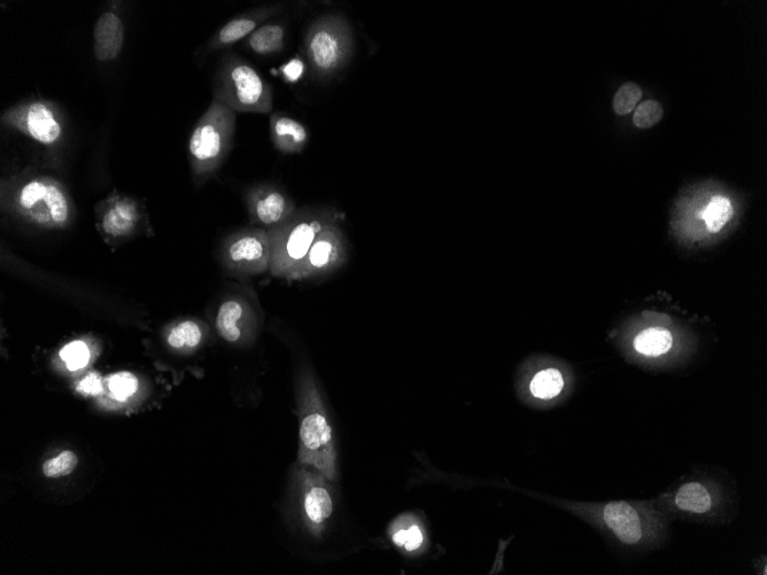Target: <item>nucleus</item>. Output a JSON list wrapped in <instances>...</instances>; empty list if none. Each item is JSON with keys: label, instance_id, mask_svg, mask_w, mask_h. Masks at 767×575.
Returning <instances> with one entry per match:
<instances>
[{"label": "nucleus", "instance_id": "nucleus-24", "mask_svg": "<svg viewBox=\"0 0 767 575\" xmlns=\"http://www.w3.org/2000/svg\"><path fill=\"white\" fill-rule=\"evenodd\" d=\"M203 339V332L195 322L185 321L175 326L168 336V344L175 349L195 348Z\"/></svg>", "mask_w": 767, "mask_h": 575}, {"label": "nucleus", "instance_id": "nucleus-12", "mask_svg": "<svg viewBox=\"0 0 767 575\" xmlns=\"http://www.w3.org/2000/svg\"><path fill=\"white\" fill-rule=\"evenodd\" d=\"M126 26L116 9L103 12L94 28V53L100 64H110L120 57L125 45Z\"/></svg>", "mask_w": 767, "mask_h": 575}, {"label": "nucleus", "instance_id": "nucleus-4", "mask_svg": "<svg viewBox=\"0 0 767 575\" xmlns=\"http://www.w3.org/2000/svg\"><path fill=\"white\" fill-rule=\"evenodd\" d=\"M2 126L46 147L63 144L67 138L66 115L49 99L29 98L7 108L0 116Z\"/></svg>", "mask_w": 767, "mask_h": 575}, {"label": "nucleus", "instance_id": "nucleus-20", "mask_svg": "<svg viewBox=\"0 0 767 575\" xmlns=\"http://www.w3.org/2000/svg\"><path fill=\"white\" fill-rule=\"evenodd\" d=\"M243 313V306L236 300L226 301L220 307L218 316H216V329L228 343H237L242 336V330L238 324L242 320Z\"/></svg>", "mask_w": 767, "mask_h": 575}, {"label": "nucleus", "instance_id": "nucleus-16", "mask_svg": "<svg viewBox=\"0 0 767 575\" xmlns=\"http://www.w3.org/2000/svg\"><path fill=\"white\" fill-rule=\"evenodd\" d=\"M270 137L276 149L285 154L301 153L309 142L304 124L281 112L270 115Z\"/></svg>", "mask_w": 767, "mask_h": 575}, {"label": "nucleus", "instance_id": "nucleus-31", "mask_svg": "<svg viewBox=\"0 0 767 575\" xmlns=\"http://www.w3.org/2000/svg\"><path fill=\"white\" fill-rule=\"evenodd\" d=\"M284 71L291 80H296L302 73V65L298 61H292L288 66H285Z\"/></svg>", "mask_w": 767, "mask_h": 575}, {"label": "nucleus", "instance_id": "nucleus-23", "mask_svg": "<svg viewBox=\"0 0 767 575\" xmlns=\"http://www.w3.org/2000/svg\"><path fill=\"white\" fill-rule=\"evenodd\" d=\"M733 212L730 199L716 196L711 199L709 205L705 208L703 219L709 231L717 233L732 219Z\"/></svg>", "mask_w": 767, "mask_h": 575}, {"label": "nucleus", "instance_id": "nucleus-15", "mask_svg": "<svg viewBox=\"0 0 767 575\" xmlns=\"http://www.w3.org/2000/svg\"><path fill=\"white\" fill-rule=\"evenodd\" d=\"M342 253L338 231L327 225L315 239L306 258L296 269L302 274H319L335 264Z\"/></svg>", "mask_w": 767, "mask_h": 575}, {"label": "nucleus", "instance_id": "nucleus-29", "mask_svg": "<svg viewBox=\"0 0 767 575\" xmlns=\"http://www.w3.org/2000/svg\"><path fill=\"white\" fill-rule=\"evenodd\" d=\"M108 388L116 400L125 401L137 392L138 380L130 372H119L108 378Z\"/></svg>", "mask_w": 767, "mask_h": 575}, {"label": "nucleus", "instance_id": "nucleus-19", "mask_svg": "<svg viewBox=\"0 0 767 575\" xmlns=\"http://www.w3.org/2000/svg\"><path fill=\"white\" fill-rule=\"evenodd\" d=\"M633 345L638 353L657 357L670 351L673 345V337L671 332L664 328H649L643 330L635 337Z\"/></svg>", "mask_w": 767, "mask_h": 575}, {"label": "nucleus", "instance_id": "nucleus-17", "mask_svg": "<svg viewBox=\"0 0 767 575\" xmlns=\"http://www.w3.org/2000/svg\"><path fill=\"white\" fill-rule=\"evenodd\" d=\"M286 25L282 22H269L262 25L246 38L245 46L258 56H271L280 53L285 46Z\"/></svg>", "mask_w": 767, "mask_h": 575}, {"label": "nucleus", "instance_id": "nucleus-28", "mask_svg": "<svg viewBox=\"0 0 767 575\" xmlns=\"http://www.w3.org/2000/svg\"><path fill=\"white\" fill-rule=\"evenodd\" d=\"M77 457L72 452H63L58 457L52 458V460L46 461L43 464V473L48 478H61L68 475L76 469Z\"/></svg>", "mask_w": 767, "mask_h": 575}, {"label": "nucleus", "instance_id": "nucleus-22", "mask_svg": "<svg viewBox=\"0 0 767 575\" xmlns=\"http://www.w3.org/2000/svg\"><path fill=\"white\" fill-rule=\"evenodd\" d=\"M392 541L395 546L413 553L423 546L424 534L420 525L413 520L402 519L393 527Z\"/></svg>", "mask_w": 767, "mask_h": 575}, {"label": "nucleus", "instance_id": "nucleus-18", "mask_svg": "<svg viewBox=\"0 0 767 575\" xmlns=\"http://www.w3.org/2000/svg\"><path fill=\"white\" fill-rule=\"evenodd\" d=\"M674 503L681 511L693 515H703L712 508V496L709 489L700 483H688L679 488Z\"/></svg>", "mask_w": 767, "mask_h": 575}, {"label": "nucleus", "instance_id": "nucleus-21", "mask_svg": "<svg viewBox=\"0 0 767 575\" xmlns=\"http://www.w3.org/2000/svg\"><path fill=\"white\" fill-rule=\"evenodd\" d=\"M564 379L557 369H546L538 372L530 384V391L534 398L550 400L559 396L563 391Z\"/></svg>", "mask_w": 767, "mask_h": 575}, {"label": "nucleus", "instance_id": "nucleus-9", "mask_svg": "<svg viewBox=\"0 0 767 575\" xmlns=\"http://www.w3.org/2000/svg\"><path fill=\"white\" fill-rule=\"evenodd\" d=\"M284 7V4L261 6L258 9L237 15L236 18L228 21L226 25L209 38L206 51L214 52L227 49L239 41L246 40L255 30L265 25L263 22L281 13Z\"/></svg>", "mask_w": 767, "mask_h": 575}, {"label": "nucleus", "instance_id": "nucleus-30", "mask_svg": "<svg viewBox=\"0 0 767 575\" xmlns=\"http://www.w3.org/2000/svg\"><path fill=\"white\" fill-rule=\"evenodd\" d=\"M77 391L87 395H98L103 392L102 378L97 374H90L85 377L77 386Z\"/></svg>", "mask_w": 767, "mask_h": 575}, {"label": "nucleus", "instance_id": "nucleus-25", "mask_svg": "<svg viewBox=\"0 0 767 575\" xmlns=\"http://www.w3.org/2000/svg\"><path fill=\"white\" fill-rule=\"evenodd\" d=\"M641 98L642 90L638 84L624 83L614 97V110L618 115L630 114L639 105Z\"/></svg>", "mask_w": 767, "mask_h": 575}, {"label": "nucleus", "instance_id": "nucleus-7", "mask_svg": "<svg viewBox=\"0 0 767 575\" xmlns=\"http://www.w3.org/2000/svg\"><path fill=\"white\" fill-rule=\"evenodd\" d=\"M301 465L311 466L325 479L336 478V452L332 431L319 400L309 396L300 422Z\"/></svg>", "mask_w": 767, "mask_h": 575}, {"label": "nucleus", "instance_id": "nucleus-26", "mask_svg": "<svg viewBox=\"0 0 767 575\" xmlns=\"http://www.w3.org/2000/svg\"><path fill=\"white\" fill-rule=\"evenodd\" d=\"M663 113V107L658 101L645 100L635 108L633 122L640 129L653 128L660 123Z\"/></svg>", "mask_w": 767, "mask_h": 575}, {"label": "nucleus", "instance_id": "nucleus-11", "mask_svg": "<svg viewBox=\"0 0 767 575\" xmlns=\"http://www.w3.org/2000/svg\"><path fill=\"white\" fill-rule=\"evenodd\" d=\"M141 216L136 200L115 194L104 204L99 216V230L108 239L127 238L136 232Z\"/></svg>", "mask_w": 767, "mask_h": 575}, {"label": "nucleus", "instance_id": "nucleus-13", "mask_svg": "<svg viewBox=\"0 0 767 575\" xmlns=\"http://www.w3.org/2000/svg\"><path fill=\"white\" fill-rule=\"evenodd\" d=\"M250 209L253 219L265 227H280L294 215L291 200L274 186H263L251 194Z\"/></svg>", "mask_w": 767, "mask_h": 575}, {"label": "nucleus", "instance_id": "nucleus-14", "mask_svg": "<svg viewBox=\"0 0 767 575\" xmlns=\"http://www.w3.org/2000/svg\"><path fill=\"white\" fill-rule=\"evenodd\" d=\"M604 523L625 545H637L643 538V524L639 512L623 501L610 502L603 508Z\"/></svg>", "mask_w": 767, "mask_h": 575}, {"label": "nucleus", "instance_id": "nucleus-27", "mask_svg": "<svg viewBox=\"0 0 767 575\" xmlns=\"http://www.w3.org/2000/svg\"><path fill=\"white\" fill-rule=\"evenodd\" d=\"M90 349L83 341L76 340L61 349L60 357L68 370L77 371L87 367L90 361Z\"/></svg>", "mask_w": 767, "mask_h": 575}, {"label": "nucleus", "instance_id": "nucleus-1", "mask_svg": "<svg viewBox=\"0 0 767 575\" xmlns=\"http://www.w3.org/2000/svg\"><path fill=\"white\" fill-rule=\"evenodd\" d=\"M213 99L236 113L271 114L274 90L249 61L229 52L216 69Z\"/></svg>", "mask_w": 767, "mask_h": 575}, {"label": "nucleus", "instance_id": "nucleus-8", "mask_svg": "<svg viewBox=\"0 0 767 575\" xmlns=\"http://www.w3.org/2000/svg\"><path fill=\"white\" fill-rule=\"evenodd\" d=\"M304 466L301 472V508L306 522L319 531L333 512V500L324 476L319 471Z\"/></svg>", "mask_w": 767, "mask_h": 575}, {"label": "nucleus", "instance_id": "nucleus-3", "mask_svg": "<svg viewBox=\"0 0 767 575\" xmlns=\"http://www.w3.org/2000/svg\"><path fill=\"white\" fill-rule=\"evenodd\" d=\"M236 127L237 113L213 99L189 139L190 161L197 175L205 176L219 168L234 145Z\"/></svg>", "mask_w": 767, "mask_h": 575}, {"label": "nucleus", "instance_id": "nucleus-2", "mask_svg": "<svg viewBox=\"0 0 767 575\" xmlns=\"http://www.w3.org/2000/svg\"><path fill=\"white\" fill-rule=\"evenodd\" d=\"M10 204L22 220L43 229H64L72 221V201L51 177L32 176L14 184Z\"/></svg>", "mask_w": 767, "mask_h": 575}, {"label": "nucleus", "instance_id": "nucleus-6", "mask_svg": "<svg viewBox=\"0 0 767 575\" xmlns=\"http://www.w3.org/2000/svg\"><path fill=\"white\" fill-rule=\"evenodd\" d=\"M329 225L320 214H301L271 230L270 262L276 271H292L304 261L315 239Z\"/></svg>", "mask_w": 767, "mask_h": 575}, {"label": "nucleus", "instance_id": "nucleus-10", "mask_svg": "<svg viewBox=\"0 0 767 575\" xmlns=\"http://www.w3.org/2000/svg\"><path fill=\"white\" fill-rule=\"evenodd\" d=\"M224 254L232 266L265 268L271 258L268 233L258 229L238 232L228 240Z\"/></svg>", "mask_w": 767, "mask_h": 575}, {"label": "nucleus", "instance_id": "nucleus-5", "mask_svg": "<svg viewBox=\"0 0 767 575\" xmlns=\"http://www.w3.org/2000/svg\"><path fill=\"white\" fill-rule=\"evenodd\" d=\"M350 37L345 22L336 15H323L308 28L305 54L317 79L331 76L344 64L350 52Z\"/></svg>", "mask_w": 767, "mask_h": 575}]
</instances>
